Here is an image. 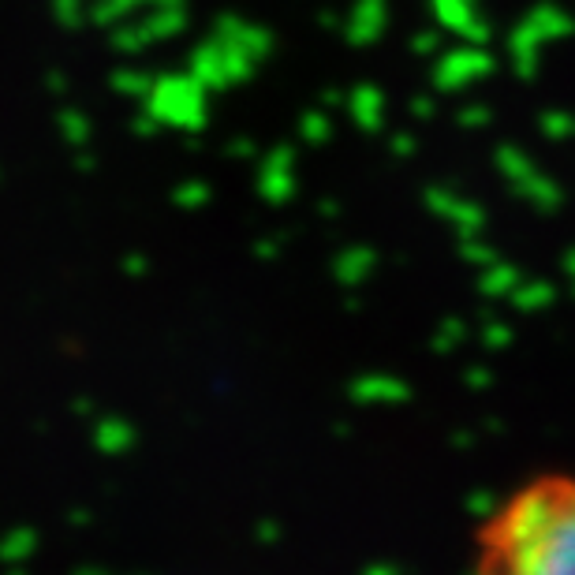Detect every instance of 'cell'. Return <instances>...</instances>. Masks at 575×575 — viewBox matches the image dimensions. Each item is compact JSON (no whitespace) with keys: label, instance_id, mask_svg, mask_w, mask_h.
<instances>
[{"label":"cell","instance_id":"1","mask_svg":"<svg viewBox=\"0 0 575 575\" xmlns=\"http://www.w3.org/2000/svg\"><path fill=\"white\" fill-rule=\"evenodd\" d=\"M471 575H575V471L508 490L478 527Z\"/></svg>","mask_w":575,"mask_h":575}]
</instances>
